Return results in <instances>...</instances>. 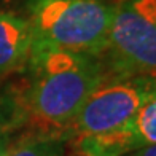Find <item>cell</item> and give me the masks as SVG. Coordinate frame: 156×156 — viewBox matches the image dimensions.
I'll return each instance as SVG.
<instances>
[{
	"label": "cell",
	"mask_w": 156,
	"mask_h": 156,
	"mask_svg": "<svg viewBox=\"0 0 156 156\" xmlns=\"http://www.w3.org/2000/svg\"><path fill=\"white\" fill-rule=\"evenodd\" d=\"M27 62L30 84L24 96L23 116L41 131L40 136L62 139L102 81L105 69L97 56L45 45H32Z\"/></svg>",
	"instance_id": "6da1fadb"
},
{
	"label": "cell",
	"mask_w": 156,
	"mask_h": 156,
	"mask_svg": "<svg viewBox=\"0 0 156 156\" xmlns=\"http://www.w3.org/2000/svg\"><path fill=\"white\" fill-rule=\"evenodd\" d=\"M115 5L112 0H30L32 45L99 58L108 45Z\"/></svg>",
	"instance_id": "7a4b0ae2"
},
{
	"label": "cell",
	"mask_w": 156,
	"mask_h": 156,
	"mask_svg": "<svg viewBox=\"0 0 156 156\" xmlns=\"http://www.w3.org/2000/svg\"><path fill=\"white\" fill-rule=\"evenodd\" d=\"M156 93V75L105 70L102 81L89 94L73 121L62 134L72 142L110 132L134 116Z\"/></svg>",
	"instance_id": "3957f363"
},
{
	"label": "cell",
	"mask_w": 156,
	"mask_h": 156,
	"mask_svg": "<svg viewBox=\"0 0 156 156\" xmlns=\"http://www.w3.org/2000/svg\"><path fill=\"white\" fill-rule=\"evenodd\" d=\"M104 54L112 72L156 75V0H119Z\"/></svg>",
	"instance_id": "277c9868"
},
{
	"label": "cell",
	"mask_w": 156,
	"mask_h": 156,
	"mask_svg": "<svg viewBox=\"0 0 156 156\" xmlns=\"http://www.w3.org/2000/svg\"><path fill=\"white\" fill-rule=\"evenodd\" d=\"M80 156H124L156 145V93L124 124L110 132L73 142Z\"/></svg>",
	"instance_id": "5b68a950"
},
{
	"label": "cell",
	"mask_w": 156,
	"mask_h": 156,
	"mask_svg": "<svg viewBox=\"0 0 156 156\" xmlns=\"http://www.w3.org/2000/svg\"><path fill=\"white\" fill-rule=\"evenodd\" d=\"M32 49L29 21L13 13L0 11V75L26 66Z\"/></svg>",
	"instance_id": "8992f818"
},
{
	"label": "cell",
	"mask_w": 156,
	"mask_h": 156,
	"mask_svg": "<svg viewBox=\"0 0 156 156\" xmlns=\"http://www.w3.org/2000/svg\"><path fill=\"white\" fill-rule=\"evenodd\" d=\"M5 156H66L64 139L40 136L23 144L11 145Z\"/></svg>",
	"instance_id": "52a82bcc"
},
{
	"label": "cell",
	"mask_w": 156,
	"mask_h": 156,
	"mask_svg": "<svg viewBox=\"0 0 156 156\" xmlns=\"http://www.w3.org/2000/svg\"><path fill=\"white\" fill-rule=\"evenodd\" d=\"M10 127H11L10 116L6 115L2 107H0V136H2V134H6V131H8Z\"/></svg>",
	"instance_id": "ba28073f"
},
{
	"label": "cell",
	"mask_w": 156,
	"mask_h": 156,
	"mask_svg": "<svg viewBox=\"0 0 156 156\" xmlns=\"http://www.w3.org/2000/svg\"><path fill=\"white\" fill-rule=\"evenodd\" d=\"M124 156H156V145L140 148V150H136V151H132V153H127Z\"/></svg>",
	"instance_id": "9c48e42d"
},
{
	"label": "cell",
	"mask_w": 156,
	"mask_h": 156,
	"mask_svg": "<svg viewBox=\"0 0 156 156\" xmlns=\"http://www.w3.org/2000/svg\"><path fill=\"white\" fill-rule=\"evenodd\" d=\"M10 148H11V142H10L8 136H6V134H2V136H0V156H5L6 153H8Z\"/></svg>",
	"instance_id": "30bf717a"
}]
</instances>
